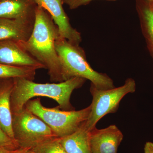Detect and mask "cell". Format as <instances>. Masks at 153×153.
<instances>
[{"label":"cell","mask_w":153,"mask_h":153,"mask_svg":"<svg viewBox=\"0 0 153 153\" xmlns=\"http://www.w3.org/2000/svg\"><path fill=\"white\" fill-rule=\"evenodd\" d=\"M60 37L58 28L49 13L37 5L31 36L26 41L18 42L22 49L44 65L52 82H63L60 60L55 43Z\"/></svg>","instance_id":"cell-1"},{"label":"cell","mask_w":153,"mask_h":153,"mask_svg":"<svg viewBox=\"0 0 153 153\" xmlns=\"http://www.w3.org/2000/svg\"><path fill=\"white\" fill-rule=\"evenodd\" d=\"M13 79L10 100L12 115L21 112L28 101L38 96L54 100L63 110H74L70 102L71 94L74 90L82 87L87 80L81 77H74L64 82L39 83L25 78Z\"/></svg>","instance_id":"cell-2"},{"label":"cell","mask_w":153,"mask_h":153,"mask_svg":"<svg viewBox=\"0 0 153 153\" xmlns=\"http://www.w3.org/2000/svg\"><path fill=\"white\" fill-rule=\"evenodd\" d=\"M55 49L60 60L63 81L74 77L89 80L91 84L100 89L115 87L113 79L105 73L95 71L86 60L84 49L59 37L55 43Z\"/></svg>","instance_id":"cell-3"},{"label":"cell","mask_w":153,"mask_h":153,"mask_svg":"<svg viewBox=\"0 0 153 153\" xmlns=\"http://www.w3.org/2000/svg\"><path fill=\"white\" fill-rule=\"evenodd\" d=\"M25 107L44 121L58 138L67 136L78 129L87 120L91 109L90 105L77 111L60 110L58 106L49 108L44 106L39 98L30 100Z\"/></svg>","instance_id":"cell-4"},{"label":"cell","mask_w":153,"mask_h":153,"mask_svg":"<svg viewBox=\"0 0 153 153\" xmlns=\"http://www.w3.org/2000/svg\"><path fill=\"white\" fill-rule=\"evenodd\" d=\"M136 90L134 79L128 78L120 87L107 89H99L91 83L90 91L92 100L91 109L85 126L90 131L95 127L100 119L109 114L117 111L121 100L127 94L133 93Z\"/></svg>","instance_id":"cell-5"},{"label":"cell","mask_w":153,"mask_h":153,"mask_svg":"<svg viewBox=\"0 0 153 153\" xmlns=\"http://www.w3.org/2000/svg\"><path fill=\"white\" fill-rule=\"evenodd\" d=\"M12 128L19 148H32L57 137L44 121L25 107L21 112L13 115Z\"/></svg>","instance_id":"cell-6"},{"label":"cell","mask_w":153,"mask_h":153,"mask_svg":"<svg viewBox=\"0 0 153 153\" xmlns=\"http://www.w3.org/2000/svg\"><path fill=\"white\" fill-rule=\"evenodd\" d=\"M37 5L47 11L58 28L60 37L72 44L79 45L81 33L72 27L63 7L62 0H34Z\"/></svg>","instance_id":"cell-7"},{"label":"cell","mask_w":153,"mask_h":153,"mask_svg":"<svg viewBox=\"0 0 153 153\" xmlns=\"http://www.w3.org/2000/svg\"><path fill=\"white\" fill-rule=\"evenodd\" d=\"M123 135L115 125L105 128L96 127L90 131V144L92 153H117Z\"/></svg>","instance_id":"cell-8"},{"label":"cell","mask_w":153,"mask_h":153,"mask_svg":"<svg viewBox=\"0 0 153 153\" xmlns=\"http://www.w3.org/2000/svg\"><path fill=\"white\" fill-rule=\"evenodd\" d=\"M0 63L9 66L46 68L43 64L20 47L18 42L0 41Z\"/></svg>","instance_id":"cell-9"},{"label":"cell","mask_w":153,"mask_h":153,"mask_svg":"<svg viewBox=\"0 0 153 153\" xmlns=\"http://www.w3.org/2000/svg\"><path fill=\"white\" fill-rule=\"evenodd\" d=\"M34 23L35 19H0V41H27L33 32Z\"/></svg>","instance_id":"cell-10"},{"label":"cell","mask_w":153,"mask_h":153,"mask_svg":"<svg viewBox=\"0 0 153 153\" xmlns=\"http://www.w3.org/2000/svg\"><path fill=\"white\" fill-rule=\"evenodd\" d=\"M14 84L13 78H0V126L8 136L15 140L12 128L10 103Z\"/></svg>","instance_id":"cell-11"},{"label":"cell","mask_w":153,"mask_h":153,"mask_svg":"<svg viewBox=\"0 0 153 153\" xmlns=\"http://www.w3.org/2000/svg\"><path fill=\"white\" fill-rule=\"evenodd\" d=\"M34 0H1L0 19H35Z\"/></svg>","instance_id":"cell-12"},{"label":"cell","mask_w":153,"mask_h":153,"mask_svg":"<svg viewBox=\"0 0 153 153\" xmlns=\"http://www.w3.org/2000/svg\"><path fill=\"white\" fill-rule=\"evenodd\" d=\"M141 29L153 60V8L149 0H135Z\"/></svg>","instance_id":"cell-13"},{"label":"cell","mask_w":153,"mask_h":153,"mask_svg":"<svg viewBox=\"0 0 153 153\" xmlns=\"http://www.w3.org/2000/svg\"><path fill=\"white\" fill-rule=\"evenodd\" d=\"M60 144L68 153H92L90 144V131L85 122L73 133L59 138Z\"/></svg>","instance_id":"cell-14"},{"label":"cell","mask_w":153,"mask_h":153,"mask_svg":"<svg viewBox=\"0 0 153 153\" xmlns=\"http://www.w3.org/2000/svg\"><path fill=\"white\" fill-rule=\"evenodd\" d=\"M36 70L34 68L9 66L0 63V78H22L33 81Z\"/></svg>","instance_id":"cell-15"},{"label":"cell","mask_w":153,"mask_h":153,"mask_svg":"<svg viewBox=\"0 0 153 153\" xmlns=\"http://www.w3.org/2000/svg\"><path fill=\"white\" fill-rule=\"evenodd\" d=\"M31 151L33 153H68L57 137L37 144L31 148Z\"/></svg>","instance_id":"cell-16"},{"label":"cell","mask_w":153,"mask_h":153,"mask_svg":"<svg viewBox=\"0 0 153 153\" xmlns=\"http://www.w3.org/2000/svg\"><path fill=\"white\" fill-rule=\"evenodd\" d=\"M0 146L10 150H16L19 147L16 141L10 137L0 126Z\"/></svg>","instance_id":"cell-17"},{"label":"cell","mask_w":153,"mask_h":153,"mask_svg":"<svg viewBox=\"0 0 153 153\" xmlns=\"http://www.w3.org/2000/svg\"><path fill=\"white\" fill-rule=\"evenodd\" d=\"M95 0H62L63 4L68 6L70 10H75L82 6H85L90 4L92 1ZM116 1V0H107Z\"/></svg>","instance_id":"cell-18"},{"label":"cell","mask_w":153,"mask_h":153,"mask_svg":"<svg viewBox=\"0 0 153 153\" xmlns=\"http://www.w3.org/2000/svg\"><path fill=\"white\" fill-rule=\"evenodd\" d=\"M144 150L145 153H153V143L151 142L146 143Z\"/></svg>","instance_id":"cell-19"},{"label":"cell","mask_w":153,"mask_h":153,"mask_svg":"<svg viewBox=\"0 0 153 153\" xmlns=\"http://www.w3.org/2000/svg\"><path fill=\"white\" fill-rule=\"evenodd\" d=\"M31 148H20L17 149L14 153H31Z\"/></svg>","instance_id":"cell-20"},{"label":"cell","mask_w":153,"mask_h":153,"mask_svg":"<svg viewBox=\"0 0 153 153\" xmlns=\"http://www.w3.org/2000/svg\"><path fill=\"white\" fill-rule=\"evenodd\" d=\"M17 149L10 150L4 148L0 150V153H14L16 152Z\"/></svg>","instance_id":"cell-21"},{"label":"cell","mask_w":153,"mask_h":153,"mask_svg":"<svg viewBox=\"0 0 153 153\" xmlns=\"http://www.w3.org/2000/svg\"><path fill=\"white\" fill-rule=\"evenodd\" d=\"M150 2V4L152 7L153 8V1H149Z\"/></svg>","instance_id":"cell-22"},{"label":"cell","mask_w":153,"mask_h":153,"mask_svg":"<svg viewBox=\"0 0 153 153\" xmlns=\"http://www.w3.org/2000/svg\"><path fill=\"white\" fill-rule=\"evenodd\" d=\"M3 148H4L3 147H1V146H0V150L1 149H3Z\"/></svg>","instance_id":"cell-23"},{"label":"cell","mask_w":153,"mask_h":153,"mask_svg":"<svg viewBox=\"0 0 153 153\" xmlns=\"http://www.w3.org/2000/svg\"><path fill=\"white\" fill-rule=\"evenodd\" d=\"M149 1H153V0H149Z\"/></svg>","instance_id":"cell-24"},{"label":"cell","mask_w":153,"mask_h":153,"mask_svg":"<svg viewBox=\"0 0 153 153\" xmlns=\"http://www.w3.org/2000/svg\"><path fill=\"white\" fill-rule=\"evenodd\" d=\"M33 153V152H32V153Z\"/></svg>","instance_id":"cell-25"},{"label":"cell","mask_w":153,"mask_h":153,"mask_svg":"<svg viewBox=\"0 0 153 153\" xmlns=\"http://www.w3.org/2000/svg\"><path fill=\"white\" fill-rule=\"evenodd\" d=\"M0 1H1V0H0Z\"/></svg>","instance_id":"cell-26"}]
</instances>
